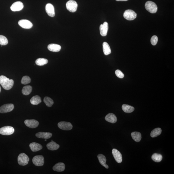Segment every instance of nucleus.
Here are the masks:
<instances>
[{"instance_id":"nucleus-1","label":"nucleus","mask_w":174,"mask_h":174,"mask_svg":"<svg viewBox=\"0 0 174 174\" xmlns=\"http://www.w3.org/2000/svg\"><path fill=\"white\" fill-rule=\"evenodd\" d=\"M14 81L13 79H9L4 76H0V84L6 90H9L13 88Z\"/></svg>"},{"instance_id":"nucleus-38","label":"nucleus","mask_w":174,"mask_h":174,"mask_svg":"<svg viewBox=\"0 0 174 174\" xmlns=\"http://www.w3.org/2000/svg\"><path fill=\"white\" fill-rule=\"evenodd\" d=\"M47 140L46 139H45V141H47Z\"/></svg>"},{"instance_id":"nucleus-26","label":"nucleus","mask_w":174,"mask_h":174,"mask_svg":"<svg viewBox=\"0 0 174 174\" xmlns=\"http://www.w3.org/2000/svg\"><path fill=\"white\" fill-rule=\"evenodd\" d=\"M122 110L126 113H130L133 112L134 108L129 105L124 104L122 106Z\"/></svg>"},{"instance_id":"nucleus-11","label":"nucleus","mask_w":174,"mask_h":174,"mask_svg":"<svg viewBox=\"0 0 174 174\" xmlns=\"http://www.w3.org/2000/svg\"><path fill=\"white\" fill-rule=\"evenodd\" d=\"M24 123L26 126L31 129H35L38 127L39 124L38 121L34 119L26 120Z\"/></svg>"},{"instance_id":"nucleus-25","label":"nucleus","mask_w":174,"mask_h":174,"mask_svg":"<svg viewBox=\"0 0 174 174\" xmlns=\"http://www.w3.org/2000/svg\"><path fill=\"white\" fill-rule=\"evenodd\" d=\"M103 50L104 54L105 55H108L111 53L110 46L106 42H104L103 44Z\"/></svg>"},{"instance_id":"nucleus-30","label":"nucleus","mask_w":174,"mask_h":174,"mask_svg":"<svg viewBox=\"0 0 174 174\" xmlns=\"http://www.w3.org/2000/svg\"><path fill=\"white\" fill-rule=\"evenodd\" d=\"M48 62V60L44 58H39L36 60L35 63L36 65L39 66H43L47 64Z\"/></svg>"},{"instance_id":"nucleus-4","label":"nucleus","mask_w":174,"mask_h":174,"mask_svg":"<svg viewBox=\"0 0 174 174\" xmlns=\"http://www.w3.org/2000/svg\"><path fill=\"white\" fill-rule=\"evenodd\" d=\"M137 14L131 9L125 11L124 13V18L127 20H132L136 18Z\"/></svg>"},{"instance_id":"nucleus-20","label":"nucleus","mask_w":174,"mask_h":174,"mask_svg":"<svg viewBox=\"0 0 174 174\" xmlns=\"http://www.w3.org/2000/svg\"><path fill=\"white\" fill-rule=\"evenodd\" d=\"M47 48L51 51L58 52L61 50V46L59 45L51 44L48 45Z\"/></svg>"},{"instance_id":"nucleus-7","label":"nucleus","mask_w":174,"mask_h":174,"mask_svg":"<svg viewBox=\"0 0 174 174\" xmlns=\"http://www.w3.org/2000/svg\"><path fill=\"white\" fill-rule=\"evenodd\" d=\"M32 161L33 164L36 166H42L44 163V158L42 156H36L34 157Z\"/></svg>"},{"instance_id":"nucleus-31","label":"nucleus","mask_w":174,"mask_h":174,"mask_svg":"<svg viewBox=\"0 0 174 174\" xmlns=\"http://www.w3.org/2000/svg\"><path fill=\"white\" fill-rule=\"evenodd\" d=\"M44 102L48 107H51L54 104V101L52 99L48 97H45L44 99Z\"/></svg>"},{"instance_id":"nucleus-15","label":"nucleus","mask_w":174,"mask_h":174,"mask_svg":"<svg viewBox=\"0 0 174 174\" xmlns=\"http://www.w3.org/2000/svg\"><path fill=\"white\" fill-rule=\"evenodd\" d=\"M108 30V24L106 22H105L103 24H101L100 26V34L103 37L107 35Z\"/></svg>"},{"instance_id":"nucleus-19","label":"nucleus","mask_w":174,"mask_h":174,"mask_svg":"<svg viewBox=\"0 0 174 174\" xmlns=\"http://www.w3.org/2000/svg\"><path fill=\"white\" fill-rule=\"evenodd\" d=\"M65 165L63 163H59L53 167V170L57 171V172H62L65 170Z\"/></svg>"},{"instance_id":"nucleus-28","label":"nucleus","mask_w":174,"mask_h":174,"mask_svg":"<svg viewBox=\"0 0 174 174\" xmlns=\"http://www.w3.org/2000/svg\"><path fill=\"white\" fill-rule=\"evenodd\" d=\"M162 130L160 128H157L152 130L151 133V136L152 138L158 137L160 135L161 133Z\"/></svg>"},{"instance_id":"nucleus-12","label":"nucleus","mask_w":174,"mask_h":174,"mask_svg":"<svg viewBox=\"0 0 174 174\" xmlns=\"http://www.w3.org/2000/svg\"><path fill=\"white\" fill-rule=\"evenodd\" d=\"M112 153L113 156L116 161L118 163H120L122 161V156L120 152L115 149H113L112 150Z\"/></svg>"},{"instance_id":"nucleus-8","label":"nucleus","mask_w":174,"mask_h":174,"mask_svg":"<svg viewBox=\"0 0 174 174\" xmlns=\"http://www.w3.org/2000/svg\"><path fill=\"white\" fill-rule=\"evenodd\" d=\"M13 104L9 103L2 105L0 107V113H5L11 112L14 108Z\"/></svg>"},{"instance_id":"nucleus-14","label":"nucleus","mask_w":174,"mask_h":174,"mask_svg":"<svg viewBox=\"0 0 174 174\" xmlns=\"http://www.w3.org/2000/svg\"><path fill=\"white\" fill-rule=\"evenodd\" d=\"M45 11L48 16L52 17L55 16L54 8L52 4L48 3L45 6Z\"/></svg>"},{"instance_id":"nucleus-21","label":"nucleus","mask_w":174,"mask_h":174,"mask_svg":"<svg viewBox=\"0 0 174 174\" xmlns=\"http://www.w3.org/2000/svg\"><path fill=\"white\" fill-rule=\"evenodd\" d=\"M47 148L50 150L54 151L56 150L59 149L60 146L56 142L52 141L47 144Z\"/></svg>"},{"instance_id":"nucleus-27","label":"nucleus","mask_w":174,"mask_h":174,"mask_svg":"<svg viewBox=\"0 0 174 174\" xmlns=\"http://www.w3.org/2000/svg\"><path fill=\"white\" fill-rule=\"evenodd\" d=\"M32 90V86H26L23 87L22 92L24 95L27 96L30 95Z\"/></svg>"},{"instance_id":"nucleus-6","label":"nucleus","mask_w":174,"mask_h":174,"mask_svg":"<svg viewBox=\"0 0 174 174\" xmlns=\"http://www.w3.org/2000/svg\"><path fill=\"white\" fill-rule=\"evenodd\" d=\"M14 128L11 126H5L0 129V134L5 135H11L14 133Z\"/></svg>"},{"instance_id":"nucleus-32","label":"nucleus","mask_w":174,"mask_h":174,"mask_svg":"<svg viewBox=\"0 0 174 174\" xmlns=\"http://www.w3.org/2000/svg\"><path fill=\"white\" fill-rule=\"evenodd\" d=\"M8 41L5 36L0 35V45H5L8 44Z\"/></svg>"},{"instance_id":"nucleus-18","label":"nucleus","mask_w":174,"mask_h":174,"mask_svg":"<svg viewBox=\"0 0 174 174\" xmlns=\"http://www.w3.org/2000/svg\"><path fill=\"white\" fill-rule=\"evenodd\" d=\"M105 119L107 121L114 124L117 122V118L115 115L113 113H109L106 116Z\"/></svg>"},{"instance_id":"nucleus-37","label":"nucleus","mask_w":174,"mask_h":174,"mask_svg":"<svg viewBox=\"0 0 174 174\" xmlns=\"http://www.w3.org/2000/svg\"><path fill=\"white\" fill-rule=\"evenodd\" d=\"M1 86H0V93H1Z\"/></svg>"},{"instance_id":"nucleus-10","label":"nucleus","mask_w":174,"mask_h":174,"mask_svg":"<svg viewBox=\"0 0 174 174\" xmlns=\"http://www.w3.org/2000/svg\"><path fill=\"white\" fill-rule=\"evenodd\" d=\"M18 25L21 27L25 29H30L33 26V24L30 21L26 19H22L18 21Z\"/></svg>"},{"instance_id":"nucleus-2","label":"nucleus","mask_w":174,"mask_h":174,"mask_svg":"<svg viewBox=\"0 0 174 174\" xmlns=\"http://www.w3.org/2000/svg\"><path fill=\"white\" fill-rule=\"evenodd\" d=\"M145 7L146 10L151 13H156L158 11V6L153 2L150 1H147L145 4Z\"/></svg>"},{"instance_id":"nucleus-16","label":"nucleus","mask_w":174,"mask_h":174,"mask_svg":"<svg viewBox=\"0 0 174 174\" xmlns=\"http://www.w3.org/2000/svg\"><path fill=\"white\" fill-rule=\"evenodd\" d=\"M51 133L48 132H40L36 134V136L38 138L48 139L52 136Z\"/></svg>"},{"instance_id":"nucleus-23","label":"nucleus","mask_w":174,"mask_h":174,"mask_svg":"<svg viewBox=\"0 0 174 174\" xmlns=\"http://www.w3.org/2000/svg\"><path fill=\"white\" fill-rule=\"evenodd\" d=\"M131 135L132 138L134 141L138 142L141 141L142 139V135L140 132H132Z\"/></svg>"},{"instance_id":"nucleus-33","label":"nucleus","mask_w":174,"mask_h":174,"mask_svg":"<svg viewBox=\"0 0 174 174\" xmlns=\"http://www.w3.org/2000/svg\"><path fill=\"white\" fill-rule=\"evenodd\" d=\"M31 78L30 77L25 76L23 77L21 79V83L23 84H26L30 83Z\"/></svg>"},{"instance_id":"nucleus-3","label":"nucleus","mask_w":174,"mask_h":174,"mask_svg":"<svg viewBox=\"0 0 174 174\" xmlns=\"http://www.w3.org/2000/svg\"><path fill=\"white\" fill-rule=\"evenodd\" d=\"M30 159L29 157L25 153H21L19 154L18 157V163L19 165L25 166L27 165Z\"/></svg>"},{"instance_id":"nucleus-36","label":"nucleus","mask_w":174,"mask_h":174,"mask_svg":"<svg viewBox=\"0 0 174 174\" xmlns=\"http://www.w3.org/2000/svg\"><path fill=\"white\" fill-rule=\"evenodd\" d=\"M117 1H127L128 0H116Z\"/></svg>"},{"instance_id":"nucleus-17","label":"nucleus","mask_w":174,"mask_h":174,"mask_svg":"<svg viewBox=\"0 0 174 174\" xmlns=\"http://www.w3.org/2000/svg\"><path fill=\"white\" fill-rule=\"evenodd\" d=\"M30 147L31 151L33 152L40 151L43 148L42 145L35 142H33L30 144Z\"/></svg>"},{"instance_id":"nucleus-9","label":"nucleus","mask_w":174,"mask_h":174,"mask_svg":"<svg viewBox=\"0 0 174 174\" xmlns=\"http://www.w3.org/2000/svg\"><path fill=\"white\" fill-rule=\"evenodd\" d=\"M58 126L60 129L64 130H68L72 129V125L71 123L61 122L58 124Z\"/></svg>"},{"instance_id":"nucleus-35","label":"nucleus","mask_w":174,"mask_h":174,"mask_svg":"<svg viewBox=\"0 0 174 174\" xmlns=\"http://www.w3.org/2000/svg\"><path fill=\"white\" fill-rule=\"evenodd\" d=\"M116 76L120 78H123L124 77V74L119 70H117L115 72Z\"/></svg>"},{"instance_id":"nucleus-34","label":"nucleus","mask_w":174,"mask_h":174,"mask_svg":"<svg viewBox=\"0 0 174 174\" xmlns=\"http://www.w3.org/2000/svg\"><path fill=\"white\" fill-rule=\"evenodd\" d=\"M158 41V38L156 36H154L151 38V44L153 45H156Z\"/></svg>"},{"instance_id":"nucleus-5","label":"nucleus","mask_w":174,"mask_h":174,"mask_svg":"<svg viewBox=\"0 0 174 174\" xmlns=\"http://www.w3.org/2000/svg\"><path fill=\"white\" fill-rule=\"evenodd\" d=\"M66 6L67 9L69 11L74 13L77 10L78 5L75 1L70 0L67 2Z\"/></svg>"},{"instance_id":"nucleus-24","label":"nucleus","mask_w":174,"mask_h":174,"mask_svg":"<svg viewBox=\"0 0 174 174\" xmlns=\"http://www.w3.org/2000/svg\"><path fill=\"white\" fill-rule=\"evenodd\" d=\"M42 101L41 98L38 95L33 96L30 100L31 103L33 105H38L42 102Z\"/></svg>"},{"instance_id":"nucleus-13","label":"nucleus","mask_w":174,"mask_h":174,"mask_svg":"<svg viewBox=\"0 0 174 174\" xmlns=\"http://www.w3.org/2000/svg\"><path fill=\"white\" fill-rule=\"evenodd\" d=\"M24 5L22 2L20 1H17L14 2L12 5L11 9L13 11H19L23 8Z\"/></svg>"},{"instance_id":"nucleus-22","label":"nucleus","mask_w":174,"mask_h":174,"mask_svg":"<svg viewBox=\"0 0 174 174\" xmlns=\"http://www.w3.org/2000/svg\"><path fill=\"white\" fill-rule=\"evenodd\" d=\"M99 162L104 167L108 169L109 166L106 164V158L105 156L102 154H99L98 156Z\"/></svg>"},{"instance_id":"nucleus-29","label":"nucleus","mask_w":174,"mask_h":174,"mask_svg":"<svg viewBox=\"0 0 174 174\" xmlns=\"http://www.w3.org/2000/svg\"><path fill=\"white\" fill-rule=\"evenodd\" d=\"M152 159L156 162L159 163L162 160L163 156L160 154L154 153L152 155Z\"/></svg>"}]
</instances>
